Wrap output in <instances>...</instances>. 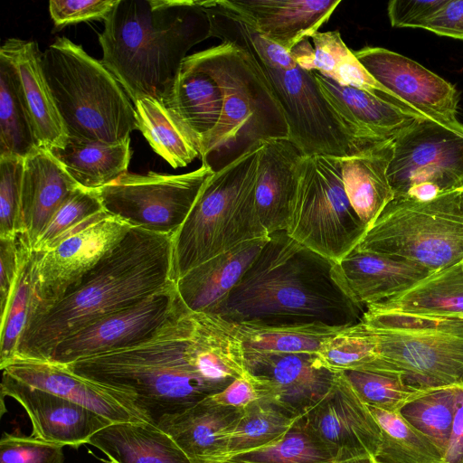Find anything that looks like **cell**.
Here are the masks:
<instances>
[{"mask_svg":"<svg viewBox=\"0 0 463 463\" xmlns=\"http://www.w3.org/2000/svg\"><path fill=\"white\" fill-rule=\"evenodd\" d=\"M197 328V312L182 301L141 344L65 367L112 391L141 420L157 426L162 418L183 412L226 387L204 364Z\"/></svg>","mask_w":463,"mask_h":463,"instance_id":"cell-1","label":"cell"},{"mask_svg":"<svg viewBox=\"0 0 463 463\" xmlns=\"http://www.w3.org/2000/svg\"><path fill=\"white\" fill-rule=\"evenodd\" d=\"M364 310L346 292L335 262L282 231L269 234L214 315L233 324L345 327L359 323Z\"/></svg>","mask_w":463,"mask_h":463,"instance_id":"cell-2","label":"cell"},{"mask_svg":"<svg viewBox=\"0 0 463 463\" xmlns=\"http://www.w3.org/2000/svg\"><path fill=\"white\" fill-rule=\"evenodd\" d=\"M173 237L132 227L62 298L29 318L14 359L49 361L68 336L175 281Z\"/></svg>","mask_w":463,"mask_h":463,"instance_id":"cell-3","label":"cell"},{"mask_svg":"<svg viewBox=\"0 0 463 463\" xmlns=\"http://www.w3.org/2000/svg\"><path fill=\"white\" fill-rule=\"evenodd\" d=\"M212 37L199 1L118 0L99 35L102 64L134 103L162 102L188 51Z\"/></svg>","mask_w":463,"mask_h":463,"instance_id":"cell-4","label":"cell"},{"mask_svg":"<svg viewBox=\"0 0 463 463\" xmlns=\"http://www.w3.org/2000/svg\"><path fill=\"white\" fill-rule=\"evenodd\" d=\"M193 55L223 94L220 120L199 146L202 164L215 172L262 141L288 138L280 106L248 52L222 43Z\"/></svg>","mask_w":463,"mask_h":463,"instance_id":"cell-5","label":"cell"},{"mask_svg":"<svg viewBox=\"0 0 463 463\" xmlns=\"http://www.w3.org/2000/svg\"><path fill=\"white\" fill-rule=\"evenodd\" d=\"M261 142L215 171L173 237V279L235 246L269 237L257 213L255 183Z\"/></svg>","mask_w":463,"mask_h":463,"instance_id":"cell-6","label":"cell"},{"mask_svg":"<svg viewBox=\"0 0 463 463\" xmlns=\"http://www.w3.org/2000/svg\"><path fill=\"white\" fill-rule=\"evenodd\" d=\"M43 69L69 137L118 144L138 129L134 105L112 73L80 45L58 37Z\"/></svg>","mask_w":463,"mask_h":463,"instance_id":"cell-7","label":"cell"},{"mask_svg":"<svg viewBox=\"0 0 463 463\" xmlns=\"http://www.w3.org/2000/svg\"><path fill=\"white\" fill-rule=\"evenodd\" d=\"M362 321L377 343V358L367 368L399 373L418 390L463 384V321L371 309Z\"/></svg>","mask_w":463,"mask_h":463,"instance_id":"cell-8","label":"cell"},{"mask_svg":"<svg viewBox=\"0 0 463 463\" xmlns=\"http://www.w3.org/2000/svg\"><path fill=\"white\" fill-rule=\"evenodd\" d=\"M462 189L427 202L394 198L356 248L405 260L430 272L462 262Z\"/></svg>","mask_w":463,"mask_h":463,"instance_id":"cell-9","label":"cell"},{"mask_svg":"<svg viewBox=\"0 0 463 463\" xmlns=\"http://www.w3.org/2000/svg\"><path fill=\"white\" fill-rule=\"evenodd\" d=\"M367 230L346 195L341 157L304 156L287 233L337 263Z\"/></svg>","mask_w":463,"mask_h":463,"instance_id":"cell-10","label":"cell"},{"mask_svg":"<svg viewBox=\"0 0 463 463\" xmlns=\"http://www.w3.org/2000/svg\"><path fill=\"white\" fill-rule=\"evenodd\" d=\"M394 198L427 202L463 188V136L420 118L393 140Z\"/></svg>","mask_w":463,"mask_h":463,"instance_id":"cell-11","label":"cell"},{"mask_svg":"<svg viewBox=\"0 0 463 463\" xmlns=\"http://www.w3.org/2000/svg\"><path fill=\"white\" fill-rule=\"evenodd\" d=\"M213 173L205 164L180 175L128 172L98 193L105 212L131 227L175 235Z\"/></svg>","mask_w":463,"mask_h":463,"instance_id":"cell-12","label":"cell"},{"mask_svg":"<svg viewBox=\"0 0 463 463\" xmlns=\"http://www.w3.org/2000/svg\"><path fill=\"white\" fill-rule=\"evenodd\" d=\"M285 117L288 138L305 156H351L364 146L321 92L313 71L271 68L250 55Z\"/></svg>","mask_w":463,"mask_h":463,"instance_id":"cell-13","label":"cell"},{"mask_svg":"<svg viewBox=\"0 0 463 463\" xmlns=\"http://www.w3.org/2000/svg\"><path fill=\"white\" fill-rule=\"evenodd\" d=\"M131 228L104 210L63 234L45 251H33L29 318L62 298Z\"/></svg>","mask_w":463,"mask_h":463,"instance_id":"cell-14","label":"cell"},{"mask_svg":"<svg viewBox=\"0 0 463 463\" xmlns=\"http://www.w3.org/2000/svg\"><path fill=\"white\" fill-rule=\"evenodd\" d=\"M181 303L175 281H171L136 304L68 336L54 348L48 362L66 366L137 345L154 335Z\"/></svg>","mask_w":463,"mask_h":463,"instance_id":"cell-15","label":"cell"},{"mask_svg":"<svg viewBox=\"0 0 463 463\" xmlns=\"http://www.w3.org/2000/svg\"><path fill=\"white\" fill-rule=\"evenodd\" d=\"M354 54L399 104L463 136L458 91L417 61L382 47L365 46Z\"/></svg>","mask_w":463,"mask_h":463,"instance_id":"cell-16","label":"cell"},{"mask_svg":"<svg viewBox=\"0 0 463 463\" xmlns=\"http://www.w3.org/2000/svg\"><path fill=\"white\" fill-rule=\"evenodd\" d=\"M302 418L335 463L377 454L382 440L379 424L339 373L328 394Z\"/></svg>","mask_w":463,"mask_h":463,"instance_id":"cell-17","label":"cell"},{"mask_svg":"<svg viewBox=\"0 0 463 463\" xmlns=\"http://www.w3.org/2000/svg\"><path fill=\"white\" fill-rule=\"evenodd\" d=\"M245 362L248 372L260 381L261 399L296 418L323 401L336 377V373L321 364L317 354L245 350Z\"/></svg>","mask_w":463,"mask_h":463,"instance_id":"cell-18","label":"cell"},{"mask_svg":"<svg viewBox=\"0 0 463 463\" xmlns=\"http://www.w3.org/2000/svg\"><path fill=\"white\" fill-rule=\"evenodd\" d=\"M17 401L40 439L78 448L112 423L103 416L68 399L25 384L3 372L1 396Z\"/></svg>","mask_w":463,"mask_h":463,"instance_id":"cell-19","label":"cell"},{"mask_svg":"<svg viewBox=\"0 0 463 463\" xmlns=\"http://www.w3.org/2000/svg\"><path fill=\"white\" fill-rule=\"evenodd\" d=\"M313 72L326 99L364 146L395 139L416 121L426 118L378 95Z\"/></svg>","mask_w":463,"mask_h":463,"instance_id":"cell-20","label":"cell"},{"mask_svg":"<svg viewBox=\"0 0 463 463\" xmlns=\"http://www.w3.org/2000/svg\"><path fill=\"white\" fill-rule=\"evenodd\" d=\"M304 156L288 138L261 142L254 195L258 215L269 235L288 229Z\"/></svg>","mask_w":463,"mask_h":463,"instance_id":"cell-21","label":"cell"},{"mask_svg":"<svg viewBox=\"0 0 463 463\" xmlns=\"http://www.w3.org/2000/svg\"><path fill=\"white\" fill-rule=\"evenodd\" d=\"M242 20L288 52L312 37L341 0H224Z\"/></svg>","mask_w":463,"mask_h":463,"instance_id":"cell-22","label":"cell"},{"mask_svg":"<svg viewBox=\"0 0 463 463\" xmlns=\"http://www.w3.org/2000/svg\"><path fill=\"white\" fill-rule=\"evenodd\" d=\"M336 270L350 298L364 309L402 293L432 273L405 260L357 248L336 263Z\"/></svg>","mask_w":463,"mask_h":463,"instance_id":"cell-23","label":"cell"},{"mask_svg":"<svg viewBox=\"0 0 463 463\" xmlns=\"http://www.w3.org/2000/svg\"><path fill=\"white\" fill-rule=\"evenodd\" d=\"M37 43L7 39L0 55L14 67L40 147L62 148L69 135L57 109L42 62Z\"/></svg>","mask_w":463,"mask_h":463,"instance_id":"cell-24","label":"cell"},{"mask_svg":"<svg viewBox=\"0 0 463 463\" xmlns=\"http://www.w3.org/2000/svg\"><path fill=\"white\" fill-rule=\"evenodd\" d=\"M1 370L25 384L82 405L111 422L141 420L112 391L74 374L63 365L14 359Z\"/></svg>","mask_w":463,"mask_h":463,"instance_id":"cell-25","label":"cell"},{"mask_svg":"<svg viewBox=\"0 0 463 463\" xmlns=\"http://www.w3.org/2000/svg\"><path fill=\"white\" fill-rule=\"evenodd\" d=\"M241 411L217 404L209 396L183 412L162 418L157 427L193 463L221 462Z\"/></svg>","mask_w":463,"mask_h":463,"instance_id":"cell-26","label":"cell"},{"mask_svg":"<svg viewBox=\"0 0 463 463\" xmlns=\"http://www.w3.org/2000/svg\"><path fill=\"white\" fill-rule=\"evenodd\" d=\"M269 237L242 242L177 279L176 288L184 304L193 312L214 315L258 257Z\"/></svg>","mask_w":463,"mask_h":463,"instance_id":"cell-27","label":"cell"},{"mask_svg":"<svg viewBox=\"0 0 463 463\" xmlns=\"http://www.w3.org/2000/svg\"><path fill=\"white\" fill-rule=\"evenodd\" d=\"M162 103L199 150L220 120L223 94L216 80L192 54L182 63Z\"/></svg>","mask_w":463,"mask_h":463,"instance_id":"cell-28","label":"cell"},{"mask_svg":"<svg viewBox=\"0 0 463 463\" xmlns=\"http://www.w3.org/2000/svg\"><path fill=\"white\" fill-rule=\"evenodd\" d=\"M79 186L48 150L40 147L24 158L22 217L32 250L52 216Z\"/></svg>","mask_w":463,"mask_h":463,"instance_id":"cell-29","label":"cell"},{"mask_svg":"<svg viewBox=\"0 0 463 463\" xmlns=\"http://www.w3.org/2000/svg\"><path fill=\"white\" fill-rule=\"evenodd\" d=\"M393 140L381 141L351 156L341 157L342 178L346 195L367 229L394 199L388 177Z\"/></svg>","mask_w":463,"mask_h":463,"instance_id":"cell-30","label":"cell"},{"mask_svg":"<svg viewBox=\"0 0 463 463\" xmlns=\"http://www.w3.org/2000/svg\"><path fill=\"white\" fill-rule=\"evenodd\" d=\"M111 463H193L175 441L143 420L112 422L88 440Z\"/></svg>","mask_w":463,"mask_h":463,"instance_id":"cell-31","label":"cell"},{"mask_svg":"<svg viewBox=\"0 0 463 463\" xmlns=\"http://www.w3.org/2000/svg\"><path fill=\"white\" fill-rule=\"evenodd\" d=\"M365 309L463 321V261L434 271L402 293Z\"/></svg>","mask_w":463,"mask_h":463,"instance_id":"cell-32","label":"cell"},{"mask_svg":"<svg viewBox=\"0 0 463 463\" xmlns=\"http://www.w3.org/2000/svg\"><path fill=\"white\" fill-rule=\"evenodd\" d=\"M51 154L81 187L100 189L128 173L131 158L130 138L104 144L69 137L62 148Z\"/></svg>","mask_w":463,"mask_h":463,"instance_id":"cell-33","label":"cell"},{"mask_svg":"<svg viewBox=\"0 0 463 463\" xmlns=\"http://www.w3.org/2000/svg\"><path fill=\"white\" fill-rule=\"evenodd\" d=\"M39 148L15 69L0 55V156L26 158Z\"/></svg>","mask_w":463,"mask_h":463,"instance_id":"cell-34","label":"cell"},{"mask_svg":"<svg viewBox=\"0 0 463 463\" xmlns=\"http://www.w3.org/2000/svg\"><path fill=\"white\" fill-rule=\"evenodd\" d=\"M138 129L154 151L173 168L200 156L197 146L159 100L142 97L134 103Z\"/></svg>","mask_w":463,"mask_h":463,"instance_id":"cell-35","label":"cell"},{"mask_svg":"<svg viewBox=\"0 0 463 463\" xmlns=\"http://www.w3.org/2000/svg\"><path fill=\"white\" fill-rule=\"evenodd\" d=\"M199 2L208 14L212 37L245 51L271 68L289 70L298 66L290 52L257 32L224 0Z\"/></svg>","mask_w":463,"mask_h":463,"instance_id":"cell-36","label":"cell"},{"mask_svg":"<svg viewBox=\"0 0 463 463\" xmlns=\"http://www.w3.org/2000/svg\"><path fill=\"white\" fill-rule=\"evenodd\" d=\"M236 326L245 350L268 354H317L345 328L318 323Z\"/></svg>","mask_w":463,"mask_h":463,"instance_id":"cell-37","label":"cell"},{"mask_svg":"<svg viewBox=\"0 0 463 463\" xmlns=\"http://www.w3.org/2000/svg\"><path fill=\"white\" fill-rule=\"evenodd\" d=\"M382 431L378 463H443V453L398 411L368 406Z\"/></svg>","mask_w":463,"mask_h":463,"instance_id":"cell-38","label":"cell"},{"mask_svg":"<svg viewBox=\"0 0 463 463\" xmlns=\"http://www.w3.org/2000/svg\"><path fill=\"white\" fill-rule=\"evenodd\" d=\"M298 419L263 399L250 403L242 409L221 462L278 441Z\"/></svg>","mask_w":463,"mask_h":463,"instance_id":"cell-39","label":"cell"},{"mask_svg":"<svg viewBox=\"0 0 463 463\" xmlns=\"http://www.w3.org/2000/svg\"><path fill=\"white\" fill-rule=\"evenodd\" d=\"M457 385L421 390L398 411L445 454L456 411Z\"/></svg>","mask_w":463,"mask_h":463,"instance_id":"cell-40","label":"cell"},{"mask_svg":"<svg viewBox=\"0 0 463 463\" xmlns=\"http://www.w3.org/2000/svg\"><path fill=\"white\" fill-rule=\"evenodd\" d=\"M230 463H335L326 446L298 418L278 441L236 455Z\"/></svg>","mask_w":463,"mask_h":463,"instance_id":"cell-41","label":"cell"},{"mask_svg":"<svg viewBox=\"0 0 463 463\" xmlns=\"http://www.w3.org/2000/svg\"><path fill=\"white\" fill-rule=\"evenodd\" d=\"M321 364L334 373L363 369L377 358V343L362 320L327 339L317 353Z\"/></svg>","mask_w":463,"mask_h":463,"instance_id":"cell-42","label":"cell"},{"mask_svg":"<svg viewBox=\"0 0 463 463\" xmlns=\"http://www.w3.org/2000/svg\"><path fill=\"white\" fill-rule=\"evenodd\" d=\"M368 406L392 411L400 409L421 390L408 385L396 373L383 369H354L339 373Z\"/></svg>","mask_w":463,"mask_h":463,"instance_id":"cell-43","label":"cell"},{"mask_svg":"<svg viewBox=\"0 0 463 463\" xmlns=\"http://www.w3.org/2000/svg\"><path fill=\"white\" fill-rule=\"evenodd\" d=\"M33 255L24 262L9 303L0 315V368L15 358L28 322L32 295Z\"/></svg>","mask_w":463,"mask_h":463,"instance_id":"cell-44","label":"cell"},{"mask_svg":"<svg viewBox=\"0 0 463 463\" xmlns=\"http://www.w3.org/2000/svg\"><path fill=\"white\" fill-rule=\"evenodd\" d=\"M102 211L104 209L98 190L79 186L52 216L32 250L45 251L63 234Z\"/></svg>","mask_w":463,"mask_h":463,"instance_id":"cell-45","label":"cell"},{"mask_svg":"<svg viewBox=\"0 0 463 463\" xmlns=\"http://www.w3.org/2000/svg\"><path fill=\"white\" fill-rule=\"evenodd\" d=\"M24 158L0 156V239L24 233L22 186Z\"/></svg>","mask_w":463,"mask_h":463,"instance_id":"cell-46","label":"cell"},{"mask_svg":"<svg viewBox=\"0 0 463 463\" xmlns=\"http://www.w3.org/2000/svg\"><path fill=\"white\" fill-rule=\"evenodd\" d=\"M64 446L38 438L4 433L0 463H64Z\"/></svg>","mask_w":463,"mask_h":463,"instance_id":"cell-47","label":"cell"},{"mask_svg":"<svg viewBox=\"0 0 463 463\" xmlns=\"http://www.w3.org/2000/svg\"><path fill=\"white\" fill-rule=\"evenodd\" d=\"M32 253L24 233L0 239V315L5 310L22 268Z\"/></svg>","mask_w":463,"mask_h":463,"instance_id":"cell-48","label":"cell"},{"mask_svg":"<svg viewBox=\"0 0 463 463\" xmlns=\"http://www.w3.org/2000/svg\"><path fill=\"white\" fill-rule=\"evenodd\" d=\"M118 0H52L49 12L55 28L92 19L103 21Z\"/></svg>","mask_w":463,"mask_h":463,"instance_id":"cell-49","label":"cell"},{"mask_svg":"<svg viewBox=\"0 0 463 463\" xmlns=\"http://www.w3.org/2000/svg\"><path fill=\"white\" fill-rule=\"evenodd\" d=\"M447 0H392L388 3L390 24L397 28L424 29Z\"/></svg>","mask_w":463,"mask_h":463,"instance_id":"cell-50","label":"cell"},{"mask_svg":"<svg viewBox=\"0 0 463 463\" xmlns=\"http://www.w3.org/2000/svg\"><path fill=\"white\" fill-rule=\"evenodd\" d=\"M210 398L222 406L244 409L261 399L260 379L249 372L244 376L234 379L223 390L211 395Z\"/></svg>","mask_w":463,"mask_h":463,"instance_id":"cell-51","label":"cell"},{"mask_svg":"<svg viewBox=\"0 0 463 463\" xmlns=\"http://www.w3.org/2000/svg\"><path fill=\"white\" fill-rule=\"evenodd\" d=\"M424 30L463 41V0H447Z\"/></svg>","mask_w":463,"mask_h":463,"instance_id":"cell-52","label":"cell"},{"mask_svg":"<svg viewBox=\"0 0 463 463\" xmlns=\"http://www.w3.org/2000/svg\"><path fill=\"white\" fill-rule=\"evenodd\" d=\"M443 463H463V384L457 385L456 411Z\"/></svg>","mask_w":463,"mask_h":463,"instance_id":"cell-53","label":"cell"},{"mask_svg":"<svg viewBox=\"0 0 463 463\" xmlns=\"http://www.w3.org/2000/svg\"><path fill=\"white\" fill-rule=\"evenodd\" d=\"M339 463H378L374 457H362Z\"/></svg>","mask_w":463,"mask_h":463,"instance_id":"cell-54","label":"cell"},{"mask_svg":"<svg viewBox=\"0 0 463 463\" xmlns=\"http://www.w3.org/2000/svg\"><path fill=\"white\" fill-rule=\"evenodd\" d=\"M461 198H462V201H463V189L461 190Z\"/></svg>","mask_w":463,"mask_h":463,"instance_id":"cell-55","label":"cell"},{"mask_svg":"<svg viewBox=\"0 0 463 463\" xmlns=\"http://www.w3.org/2000/svg\"><path fill=\"white\" fill-rule=\"evenodd\" d=\"M215 463H230V462H228V461H225V462H215Z\"/></svg>","mask_w":463,"mask_h":463,"instance_id":"cell-56","label":"cell"}]
</instances>
